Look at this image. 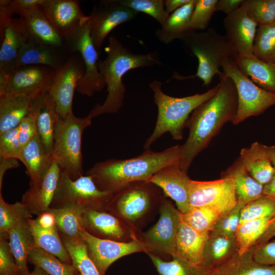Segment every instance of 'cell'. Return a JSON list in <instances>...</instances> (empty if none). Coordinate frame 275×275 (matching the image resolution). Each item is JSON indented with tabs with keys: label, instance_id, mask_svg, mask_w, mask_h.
<instances>
[{
	"label": "cell",
	"instance_id": "cell-1",
	"mask_svg": "<svg viewBox=\"0 0 275 275\" xmlns=\"http://www.w3.org/2000/svg\"><path fill=\"white\" fill-rule=\"evenodd\" d=\"M219 88L192 113L186 124L189 134L181 145L180 164L188 170L196 156L206 148L227 122H232L237 108V95L232 80L223 72Z\"/></svg>",
	"mask_w": 275,
	"mask_h": 275
},
{
	"label": "cell",
	"instance_id": "cell-2",
	"mask_svg": "<svg viewBox=\"0 0 275 275\" xmlns=\"http://www.w3.org/2000/svg\"><path fill=\"white\" fill-rule=\"evenodd\" d=\"M181 145L160 152L146 149L140 155L126 159H110L96 163L87 172L101 190L114 193L137 181H148L168 166L180 163Z\"/></svg>",
	"mask_w": 275,
	"mask_h": 275
},
{
	"label": "cell",
	"instance_id": "cell-3",
	"mask_svg": "<svg viewBox=\"0 0 275 275\" xmlns=\"http://www.w3.org/2000/svg\"><path fill=\"white\" fill-rule=\"evenodd\" d=\"M104 60L98 62L99 72L106 86L107 95L102 104H97L89 113L92 119L104 114L117 113L123 105L126 91L122 77L130 70L162 65L157 52L136 54L124 46L114 36H111L105 48Z\"/></svg>",
	"mask_w": 275,
	"mask_h": 275
},
{
	"label": "cell",
	"instance_id": "cell-4",
	"mask_svg": "<svg viewBox=\"0 0 275 275\" xmlns=\"http://www.w3.org/2000/svg\"><path fill=\"white\" fill-rule=\"evenodd\" d=\"M219 83L212 89L201 93L183 97H175L162 91V84L153 80L149 87L153 93L154 102L157 107V117L152 134L144 144L148 149L163 134L169 132L173 139L180 140L190 113L203 102L212 97L219 88Z\"/></svg>",
	"mask_w": 275,
	"mask_h": 275
},
{
	"label": "cell",
	"instance_id": "cell-5",
	"mask_svg": "<svg viewBox=\"0 0 275 275\" xmlns=\"http://www.w3.org/2000/svg\"><path fill=\"white\" fill-rule=\"evenodd\" d=\"M180 40L186 53L197 57L198 66L195 75L181 76L174 74L173 77L176 79L198 77L203 86H208L216 74H222L219 68L223 60L228 57H236L226 36L221 35L213 28L202 31L190 30Z\"/></svg>",
	"mask_w": 275,
	"mask_h": 275
},
{
	"label": "cell",
	"instance_id": "cell-6",
	"mask_svg": "<svg viewBox=\"0 0 275 275\" xmlns=\"http://www.w3.org/2000/svg\"><path fill=\"white\" fill-rule=\"evenodd\" d=\"M92 118L88 115L77 117L73 113L59 116L53 134L52 157L61 172L75 180L83 176L81 138Z\"/></svg>",
	"mask_w": 275,
	"mask_h": 275
},
{
	"label": "cell",
	"instance_id": "cell-7",
	"mask_svg": "<svg viewBox=\"0 0 275 275\" xmlns=\"http://www.w3.org/2000/svg\"><path fill=\"white\" fill-rule=\"evenodd\" d=\"M223 73L233 81L237 92V108L232 122L234 125L263 113L275 105V93L262 89L243 74L233 58H225L222 63Z\"/></svg>",
	"mask_w": 275,
	"mask_h": 275
},
{
	"label": "cell",
	"instance_id": "cell-8",
	"mask_svg": "<svg viewBox=\"0 0 275 275\" xmlns=\"http://www.w3.org/2000/svg\"><path fill=\"white\" fill-rule=\"evenodd\" d=\"M155 185L146 181L131 183L113 193L106 209L119 218L133 223L163 199Z\"/></svg>",
	"mask_w": 275,
	"mask_h": 275
},
{
	"label": "cell",
	"instance_id": "cell-9",
	"mask_svg": "<svg viewBox=\"0 0 275 275\" xmlns=\"http://www.w3.org/2000/svg\"><path fill=\"white\" fill-rule=\"evenodd\" d=\"M90 32L91 23L88 16L65 38L68 51L70 53L78 52L82 58L85 72L78 82L76 91L88 97L101 91L106 86L98 66L99 53L93 44Z\"/></svg>",
	"mask_w": 275,
	"mask_h": 275
},
{
	"label": "cell",
	"instance_id": "cell-10",
	"mask_svg": "<svg viewBox=\"0 0 275 275\" xmlns=\"http://www.w3.org/2000/svg\"><path fill=\"white\" fill-rule=\"evenodd\" d=\"M113 194L100 190L90 175H83L73 180L66 174L61 172L50 207L73 205L81 207L86 210L106 209Z\"/></svg>",
	"mask_w": 275,
	"mask_h": 275
},
{
	"label": "cell",
	"instance_id": "cell-11",
	"mask_svg": "<svg viewBox=\"0 0 275 275\" xmlns=\"http://www.w3.org/2000/svg\"><path fill=\"white\" fill-rule=\"evenodd\" d=\"M188 197L190 208H207L221 216L237 204L234 180L230 177L203 181L190 179Z\"/></svg>",
	"mask_w": 275,
	"mask_h": 275
},
{
	"label": "cell",
	"instance_id": "cell-12",
	"mask_svg": "<svg viewBox=\"0 0 275 275\" xmlns=\"http://www.w3.org/2000/svg\"><path fill=\"white\" fill-rule=\"evenodd\" d=\"M85 72V64L78 52L71 53L65 63L56 70L48 93L60 117L64 118L73 113L74 93Z\"/></svg>",
	"mask_w": 275,
	"mask_h": 275
},
{
	"label": "cell",
	"instance_id": "cell-13",
	"mask_svg": "<svg viewBox=\"0 0 275 275\" xmlns=\"http://www.w3.org/2000/svg\"><path fill=\"white\" fill-rule=\"evenodd\" d=\"M138 14L119 0H102L94 5L88 16L91 37L98 53L108 34L118 25L133 20Z\"/></svg>",
	"mask_w": 275,
	"mask_h": 275
},
{
	"label": "cell",
	"instance_id": "cell-14",
	"mask_svg": "<svg viewBox=\"0 0 275 275\" xmlns=\"http://www.w3.org/2000/svg\"><path fill=\"white\" fill-rule=\"evenodd\" d=\"M181 212L167 200L161 202L159 218L146 232L142 243L145 249L176 256V241Z\"/></svg>",
	"mask_w": 275,
	"mask_h": 275
},
{
	"label": "cell",
	"instance_id": "cell-15",
	"mask_svg": "<svg viewBox=\"0 0 275 275\" xmlns=\"http://www.w3.org/2000/svg\"><path fill=\"white\" fill-rule=\"evenodd\" d=\"M56 70L43 65L17 68L0 82V96L48 92Z\"/></svg>",
	"mask_w": 275,
	"mask_h": 275
},
{
	"label": "cell",
	"instance_id": "cell-16",
	"mask_svg": "<svg viewBox=\"0 0 275 275\" xmlns=\"http://www.w3.org/2000/svg\"><path fill=\"white\" fill-rule=\"evenodd\" d=\"M80 236L87 245L89 256L100 275H105L109 266L118 259L146 250L142 243L138 240L122 242L101 239L91 235L83 228Z\"/></svg>",
	"mask_w": 275,
	"mask_h": 275
},
{
	"label": "cell",
	"instance_id": "cell-17",
	"mask_svg": "<svg viewBox=\"0 0 275 275\" xmlns=\"http://www.w3.org/2000/svg\"><path fill=\"white\" fill-rule=\"evenodd\" d=\"M224 26L225 36L236 57L253 54L254 42L258 25L241 6L226 16Z\"/></svg>",
	"mask_w": 275,
	"mask_h": 275
},
{
	"label": "cell",
	"instance_id": "cell-18",
	"mask_svg": "<svg viewBox=\"0 0 275 275\" xmlns=\"http://www.w3.org/2000/svg\"><path fill=\"white\" fill-rule=\"evenodd\" d=\"M190 179L187 170L180 163L165 167L147 181L162 189L164 193L176 203L178 210L185 213L190 210L188 185Z\"/></svg>",
	"mask_w": 275,
	"mask_h": 275
},
{
	"label": "cell",
	"instance_id": "cell-19",
	"mask_svg": "<svg viewBox=\"0 0 275 275\" xmlns=\"http://www.w3.org/2000/svg\"><path fill=\"white\" fill-rule=\"evenodd\" d=\"M53 28L64 39L77 29L88 16L76 0H44L40 6Z\"/></svg>",
	"mask_w": 275,
	"mask_h": 275
},
{
	"label": "cell",
	"instance_id": "cell-20",
	"mask_svg": "<svg viewBox=\"0 0 275 275\" xmlns=\"http://www.w3.org/2000/svg\"><path fill=\"white\" fill-rule=\"evenodd\" d=\"M61 170L53 160L41 178L23 194L21 202L32 214L45 212L50 208L60 178Z\"/></svg>",
	"mask_w": 275,
	"mask_h": 275
},
{
	"label": "cell",
	"instance_id": "cell-21",
	"mask_svg": "<svg viewBox=\"0 0 275 275\" xmlns=\"http://www.w3.org/2000/svg\"><path fill=\"white\" fill-rule=\"evenodd\" d=\"M0 82L16 69V60L22 45L28 41V35L20 18H13L0 36Z\"/></svg>",
	"mask_w": 275,
	"mask_h": 275
},
{
	"label": "cell",
	"instance_id": "cell-22",
	"mask_svg": "<svg viewBox=\"0 0 275 275\" xmlns=\"http://www.w3.org/2000/svg\"><path fill=\"white\" fill-rule=\"evenodd\" d=\"M18 15L24 24L28 41L67 49L65 39L50 23L40 6L21 11Z\"/></svg>",
	"mask_w": 275,
	"mask_h": 275
},
{
	"label": "cell",
	"instance_id": "cell-23",
	"mask_svg": "<svg viewBox=\"0 0 275 275\" xmlns=\"http://www.w3.org/2000/svg\"><path fill=\"white\" fill-rule=\"evenodd\" d=\"M81 226L88 233L99 238L124 242L126 237L120 218L106 209L86 210Z\"/></svg>",
	"mask_w": 275,
	"mask_h": 275
},
{
	"label": "cell",
	"instance_id": "cell-24",
	"mask_svg": "<svg viewBox=\"0 0 275 275\" xmlns=\"http://www.w3.org/2000/svg\"><path fill=\"white\" fill-rule=\"evenodd\" d=\"M71 53L65 48L28 41L18 52L16 68L28 65H43L56 70L65 63Z\"/></svg>",
	"mask_w": 275,
	"mask_h": 275
},
{
	"label": "cell",
	"instance_id": "cell-25",
	"mask_svg": "<svg viewBox=\"0 0 275 275\" xmlns=\"http://www.w3.org/2000/svg\"><path fill=\"white\" fill-rule=\"evenodd\" d=\"M42 94L1 95L0 134L17 128L29 113L35 99Z\"/></svg>",
	"mask_w": 275,
	"mask_h": 275
},
{
	"label": "cell",
	"instance_id": "cell-26",
	"mask_svg": "<svg viewBox=\"0 0 275 275\" xmlns=\"http://www.w3.org/2000/svg\"><path fill=\"white\" fill-rule=\"evenodd\" d=\"M209 234L199 232L181 220L176 235V256L203 266V250Z\"/></svg>",
	"mask_w": 275,
	"mask_h": 275
},
{
	"label": "cell",
	"instance_id": "cell-27",
	"mask_svg": "<svg viewBox=\"0 0 275 275\" xmlns=\"http://www.w3.org/2000/svg\"><path fill=\"white\" fill-rule=\"evenodd\" d=\"M222 177L234 180L238 204L244 206L263 196L264 185L252 177L239 157L222 173Z\"/></svg>",
	"mask_w": 275,
	"mask_h": 275
},
{
	"label": "cell",
	"instance_id": "cell-28",
	"mask_svg": "<svg viewBox=\"0 0 275 275\" xmlns=\"http://www.w3.org/2000/svg\"><path fill=\"white\" fill-rule=\"evenodd\" d=\"M19 160L26 168L30 185L38 181L53 161L38 134L22 149Z\"/></svg>",
	"mask_w": 275,
	"mask_h": 275
},
{
	"label": "cell",
	"instance_id": "cell-29",
	"mask_svg": "<svg viewBox=\"0 0 275 275\" xmlns=\"http://www.w3.org/2000/svg\"><path fill=\"white\" fill-rule=\"evenodd\" d=\"M255 245L242 254L238 252L212 269V275H275L274 265H265L253 258Z\"/></svg>",
	"mask_w": 275,
	"mask_h": 275
},
{
	"label": "cell",
	"instance_id": "cell-30",
	"mask_svg": "<svg viewBox=\"0 0 275 275\" xmlns=\"http://www.w3.org/2000/svg\"><path fill=\"white\" fill-rule=\"evenodd\" d=\"M239 157L252 177L263 185L272 179L275 170L267 154L265 145L256 142L242 148Z\"/></svg>",
	"mask_w": 275,
	"mask_h": 275
},
{
	"label": "cell",
	"instance_id": "cell-31",
	"mask_svg": "<svg viewBox=\"0 0 275 275\" xmlns=\"http://www.w3.org/2000/svg\"><path fill=\"white\" fill-rule=\"evenodd\" d=\"M28 218L16 225L8 232L9 246L21 275L30 272L27 265L28 257L36 246Z\"/></svg>",
	"mask_w": 275,
	"mask_h": 275
},
{
	"label": "cell",
	"instance_id": "cell-32",
	"mask_svg": "<svg viewBox=\"0 0 275 275\" xmlns=\"http://www.w3.org/2000/svg\"><path fill=\"white\" fill-rule=\"evenodd\" d=\"M28 222L36 246L52 254L65 263L72 264L56 225H43L37 218H29Z\"/></svg>",
	"mask_w": 275,
	"mask_h": 275
},
{
	"label": "cell",
	"instance_id": "cell-33",
	"mask_svg": "<svg viewBox=\"0 0 275 275\" xmlns=\"http://www.w3.org/2000/svg\"><path fill=\"white\" fill-rule=\"evenodd\" d=\"M234 60L240 71L255 84L275 93V64L263 61L254 54L238 56Z\"/></svg>",
	"mask_w": 275,
	"mask_h": 275
},
{
	"label": "cell",
	"instance_id": "cell-34",
	"mask_svg": "<svg viewBox=\"0 0 275 275\" xmlns=\"http://www.w3.org/2000/svg\"><path fill=\"white\" fill-rule=\"evenodd\" d=\"M196 3V0H190L171 14L164 24L155 32L158 40L168 44L175 39L180 40L190 31V20Z\"/></svg>",
	"mask_w": 275,
	"mask_h": 275
},
{
	"label": "cell",
	"instance_id": "cell-35",
	"mask_svg": "<svg viewBox=\"0 0 275 275\" xmlns=\"http://www.w3.org/2000/svg\"><path fill=\"white\" fill-rule=\"evenodd\" d=\"M238 252L235 236L210 235L203 252V266L214 269Z\"/></svg>",
	"mask_w": 275,
	"mask_h": 275
},
{
	"label": "cell",
	"instance_id": "cell-36",
	"mask_svg": "<svg viewBox=\"0 0 275 275\" xmlns=\"http://www.w3.org/2000/svg\"><path fill=\"white\" fill-rule=\"evenodd\" d=\"M86 210L81 207L73 205L50 207L47 210L54 217L59 234L72 239L81 238V219Z\"/></svg>",
	"mask_w": 275,
	"mask_h": 275
},
{
	"label": "cell",
	"instance_id": "cell-37",
	"mask_svg": "<svg viewBox=\"0 0 275 275\" xmlns=\"http://www.w3.org/2000/svg\"><path fill=\"white\" fill-rule=\"evenodd\" d=\"M59 118L55 103L48 92L44 93L38 110L36 123L38 134L47 150L51 154L53 134Z\"/></svg>",
	"mask_w": 275,
	"mask_h": 275
},
{
	"label": "cell",
	"instance_id": "cell-38",
	"mask_svg": "<svg viewBox=\"0 0 275 275\" xmlns=\"http://www.w3.org/2000/svg\"><path fill=\"white\" fill-rule=\"evenodd\" d=\"M28 261L49 275H77L78 272L72 264L63 262L54 255L36 246L31 251Z\"/></svg>",
	"mask_w": 275,
	"mask_h": 275
},
{
	"label": "cell",
	"instance_id": "cell-39",
	"mask_svg": "<svg viewBox=\"0 0 275 275\" xmlns=\"http://www.w3.org/2000/svg\"><path fill=\"white\" fill-rule=\"evenodd\" d=\"M273 216H267L240 223L235 234L238 253L242 254L256 245Z\"/></svg>",
	"mask_w": 275,
	"mask_h": 275
},
{
	"label": "cell",
	"instance_id": "cell-40",
	"mask_svg": "<svg viewBox=\"0 0 275 275\" xmlns=\"http://www.w3.org/2000/svg\"><path fill=\"white\" fill-rule=\"evenodd\" d=\"M60 236L69 254L72 265L78 272L81 275H100L89 256L87 245L82 238L72 239L60 235Z\"/></svg>",
	"mask_w": 275,
	"mask_h": 275
},
{
	"label": "cell",
	"instance_id": "cell-41",
	"mask_svg": "<svg viewBox=\"0 0 275 275\" xmlns=\"http://www.w3.org/2000/svg\"><path fill=\"white\" fill-rule=\"evenodd\" d=\"M149 256L159 275H212V269L194 265L178 256L165 261L153 254Z\"/></svg>",
	"mask_w": 275,
	"mask_h": 275
},
{
	"label": "cell",
	"instance_id": "cell-42",
	"mask_svg": "<svg viewBox=\"0 0 275 275\" xmlns=\"http://www.w3.org/2000/svg\"><path fill=\"white\" fill-rule=\"evenodd\" d=\"M32 215L22 202H6L0 192V239L8 240L9 231L20 222L31 218Z\"/></svg>",
	"mask_w": 275,
	"mask_h": 275
},
{
	"label": "cell",
	"instance_id": "cell-43",
	"mask_svg": "<svg viewBox=\"0 0 275 275\" xmlns=\"http://www.w3.org/2000/svg\"><path fill=\"white\" fill-rule=\"evenodd\" d=\"M253 54L263 61L275 64V23L258 26Z\"/></svg>",
	"mask_w": 275,
	"mask_h": 275
},
{
	"label": "cell",
	"instance_id": "cell-44",
	"mask_svg": "<svg viewBox=\"0 0 275 275\" xmlns=\"http://www.w3.org/2000/svg\"><path fill=\"white\" fill-rule=\"evenodd\" d=\"M221 215L207 208H191L185 213H181V220L194 229L210 233Z\"/></svg>",
	"mask_w": 275,
	"mask_h": 275
},
{
	"label": "cell",
	"instance_id": "cell-45",
	"mask_svg": "<svg viewBox=\"0 0 275 275\" xmlns=\"http://www.w3.org/2000/svg\"><path fill=\"white\" fill-rule=\"evenodd\" d=\"M241 6L258 26L275 23V0H243Z\"/></svg>",
	"mask_w": 275,
	"mask_h": 275
},
{
	"label": "cell",
	"instance_id": "cell-46",
	"mask_svg": "<svg viewBox=\"0 0 275 275\" xmlns=\"http://www.w3.org/2000/svg\"><path fill=\"white\" fill-rule=\"evenodd\" d=\"M275 215V198L263 195L245 205L241 211L240 223Z\"/></svg>",
	"mask_w": 275,
	"mask_h": 275
},
{
	"label": "cell",
	"instance_id": "cell-47",
	"mask_svg": "<svg viewBox=\"0 0 275 275\" xmlns=\"http://www.w3.org/2000/svg\"><path fill=\"white\" fill-rule=\"evenodd\" d=\"M119 3L138 13H145L163 25L169 16L163 0H119Z\"/></svg>",
	"mask_w": 275,
	"mask_h": 275
},
{
	"label": "cell",
	"instance_id": "cell-48",
	"mask_svg": "<svg viewBox=\"0 0 275 275\" xmlns=\"http://www.w3.org/2000/svg\"><path fill=\"white\" fill-rule=\"evenodd\" d=\"M217 0H196L189 28L191 30L202 31L207 30L215 11Z\"/></svg>",
	"mask_w": 275,
	"mask_h": 275
},
{
	"label": "cell",
	"instance_id": "cell-49",
	"mask_svg": "<svg viewBox=\"0 0 275 275\" xmlns=\"http://www.w3.org/2000/svg\"><path fill=\"white\" fill-rule=\"evenodd\" d=\"M45 93L35 99L29 113L17 127L22 149L38 134L36 116L42 96Z\"/></svg>",
	"mask_w": 275,
	"mask_h": 275
},
{
	"label": "cell",
	"instance_id": "cell-50",
	"mask_svg": "<svg viewBox=\"0 0 275 275\" xmlns=\"http://www.w3.org/2000/svg\"><path fill=\"white\" fill-rule=\"evenodd\" d=\"M243 206L237 204L229 212L221 216L210 235L233 237L240 224L241 211Z\"/></svg>",
	"mask_w": 275,
	"mask_h": 275
},
{
	"label": "cell",
	"instance_id": "cell-51",
	"mask_svg": "<svg viewBox=\"0 0 275 275\" xmlns=\"http://www.w3.org/2000/svg\"><path fill=\"white\" fill-rule=\"evenodd\" d=\"M21 150L17 128L0 134V158L19 160Z\"/></svg>",
	"mask_w": 275,
	"mask_h": 275
},
{
	"label": "cell",
	"instance_id": "cell-52",
	"mask_svg": "<svg viewBox=\"0 0 275 275\" xmlns=\"http://www.w3.org/2000/svg\"><path fill=\"white\" fill-rule=\"evenodd\" d=\"M0 275H21L8 239H0Z\"/></svg>",
	"mask_w": 275,
	"mask_h": 275
},
{
	"label": "cell",
	"instance_id": "cell-53",
	"mask_svg": "<svg viewBox=\"0 0 275 275\" xmlns=\"http://www.w3.org/2000/svg\"><path fill=\"white\" fill-rule=\"evenodd\" d=\"M253 258L259 264L275 266V240L255 245Z\"/></svg>",
	"mask_w": 275,
	"mask_h": 275
},
{
	"label": "cell",
	"instance_id": "cell-54",
	"mask_svg": "<svg viewBox=\"0 0 275 275\" xmlns=\"http://www.w3.org/2000/svg\"><path fill=\"white\" fill-rule=\"evenodd\" d=\"M44 0H13L10 4L14 14L19 13L24 10L41 6Z\"/></svg>",
	"mask_w": 275,
	"mask_h": 275
},
{
	"label": "cell",
	"instance_id": "cell-55",
	"mask_svg": "<svg viewBox=\"0 0 275 275\" xmlns=\"http://www.w3.org/2000/svg\"><path fill=\"white\" fill-rule=\"evenodd\" d=\"M265 148L275 170V146L265 145ZM263 195L275 198V173L271 181L264 186Z\"/></svg>",
	"mask_w": 275,
	"mask_h": 275
},
{
	"label": "cell",
	"instance_id": "cell-56",
	"mask_svg": "<svg viewBox=\"0 0 275 275\" xmlns=\"http://www.w3.org/2000/svg\"><path fill=\"white\" fill-rule=\"evenodd\" d=\"M243 0H217L215 6V11L224 12L227 15L233 12L239 8Z\"/></svg>",
	"mask_w": 275,
	"mask_h": 275
},
{
	"label": "cell",
	"instance_id": "cell-57",
	"mask_svg": "<svg viewBox=\"0 0 275 275\" xmlns=\"http://www.w3.org/2000/svg\"><path fill=\"white\" fill-rule=\"evenodd\" d=\"M15 158H0V192H1L3 185V179L5 172L9 169L16 168L19 166Z\"/></svg>",
	"mask_w": 275,
	"mask_h": 275
},
{
	"label": "cell",
	"instance_id": "cell-58",
	"mask_svg": "<svg viewBox=\"0 0 275 275\" xmlns=\"http://www.w3.org/2000/svg\"><path fill=\"white\" fill-rule=\"evenodd\" d=\"M275 236V215L271 218L266 230L257 241L256 245L262 244Z\"/></svg>",
	"mask_w": 275,
	"mask_h": 275
},
{
	"label": "cell",
	"instance_id": "cell-59",
	"mask_svg": "<svg viewBox=\"0 0 275 275\" xmlns=\"http://www.w3.org/2000/svg\"><path fill=\"white\" fill-rule=\"evenodd\" d=\"M190 0H166L164 7L166 11L170 15L178 9L188 3Z\"/></svg>",
	"mask_w": 275,
	"mask_h": 275
},
{
	"label": "cell",
	"instance_id": "cell-60",
	"mask_svg": "<svg viewBox=\"0 0 275 275\" xmlns=\"http://www.w3.org/2000/svg\"><path fill=\"white\" fill-rule=\"evenodd\" d=\"M27 275H49L42 269L35 266L33 270Z\"/></svg>",
	"mask_w": 275,
	"mask_h": 275
},
{
	"label": "cell",
	"instance_id": "cell-61",
	"mask_svg": "<svg viewBox=\"0 0 275 275\" xmlns=\"http://www.w3.org/2000/svg\"><path fill=\"white\" fill-rule=\"evenodd\" d=\"M77 275H81L79 272H78Z\"/></svg>",
	"mask_w": 275,
	"mask_h": 275
}]
</instances>
